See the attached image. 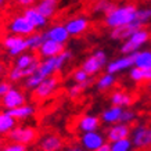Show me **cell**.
<instances>
[{"label":"cell","mask_w":151,"mask_h":151,"mask_svg":"<svg viewBox=\"0 0 151 151\" xmlns=\"http://www.w3.org/2000/svg\"><path fill=\"white\" fill-rule=\"evenodd\" d=\"M136 14H137V7L132 3L124 6H115L111 11L104 14V25L110 29L122 27V25L136 21Z\"/></svg>","instance_id":"obj_1"},{"label":"cell","mask_w":151,"mask_h":151,"mask_svg":"<svg viewBox=\"0 0 151 151\" xmlns=\"http://www.w3.org/2000/svg\"><path fill=\"white\" fill-rule=\"evenodd\" d=\"M71 58H72V53L69 50H64L63 53L53 55V57H46V58L40 60L36 72L40 75L42 78L53 76V75H55L57 72H60L61 69L64 68L65 64Z\"/></svg>","instance_id":"obj_2"},{"label":"cell","mask_w":151,"mask_h":151,"mask_svg":"<svg viewBox=\"0 0 151 151\" xmlns=\"http://www.w3.org/2000/svg\"><path fill=\"white\" fill-rule=\"evenodd\" d=\"M150 39L151 33L144 27L140 28L137 31H134L126 40H124L122 46H121V53L122 54H133L134 51L140 50L144 45H147Z\"/></svg>","instance_id":"obj_3"},{"label":"cell","mask_w":151,"mask_h":151,"mask_svg":"<svg viewBox=\"0 0 151 151\" xmlns=\"http://www.w3.org/2000/svg\"><path fill=\"white\" fill-rule=\"evenodd\" d=\"M108 60H107V54L103 50H96L92 54L86 57L82 63V68L86 71L90 76H94L97 73H100L103 69L107 67Z\"/></svg>","instance_id":"obj_4"},{"label":"cell","mask_w":151,"mask_h":151,"mask_svg":"<svg viewBox=\"0 0 151 151\" xmlns=\"http://www.w3.org/2000/svg\"><path fill=\"white\" fill-rule=\"evenodd\" d=\"M1 46L10 57H18L19 54L28 51L27 37L21 36V35H14V33H10L3 37Z\"/></svg>","instance_id":"obj_5"},{"label":"cell","mask_w":151,"mask_h":151,"mask_svg":"<svg viewBox=\"0 0 151 151\" xmlns=\"http://www.w3.org/2000/svg\"><path fill=\"white\" fill-rule=\"evenodd\" d=\"M7 29H9L10 33H14V35H21V36H29L31 33L36 32V28L29 19L25 17V15H15L11 21L7 25Z\"/></svg>","instance_id":"obj_6"},{"label":"cell","mask_w":151,"mask_h":151,"mask_svg":"<svg viewBox=\"0 0 151 151\" xmlns=\"http://www.w3.org/2000/svg\"><path fill=\"white\" fill-rule=\"evenodd\" d=\"M130 140L134 148H150L151 147V126L137 125L132 129Z\"/></svg>","instance_id":"obj_7"},{"label":"cell","mask_w":151,"mask_h":151,"mask_svg":"<svg viewBox=\"0 0 151 151\" xmlns=\"http://www.w3.org/2000/svg\"><path fill=\"white\" fill-rule=\"evenodd\" d=\"M10 142H17L22 144H31L37 139V130L32 126H15L7 134Z\"/></svg>","instance_id":"obj_8"},{"label":"cell","mask_w":151,"mask_h":151,"mask_svg":"<svg viewBox=\"0 0 151 151\" xmlns=\"http://www.w3.org/2000/svg\"><path fill=\"white\" fill-rule=\"evenodd\" d=\"M60 87V79L53 75V76H49V78H45L40 82V85L33 90V94L37 100H46L49 97H51L54 94Z\"/></svg>","instance_id":"obj_9"},{"label":"cell","mask_w":151,"mask_h":151,"mask_svg":"<svg viewBox=\"0 0 151 151\" xmlns=\"http://www.w3.org/2000/svg\"><path fill=\"white\" fill-rule=\"evenodd\" d=\"M79 142L82 144V147L87 151H96L100 146H103L107 142L105 134H103L99 130H93V132H86L81 134Z\"/></svg>","instance_id":"obj_10"},{"label":"cell","mask_w":151,"mask_h":151,"mask_svg":"<svg viewBox=\"0 0 151 151\" xmlns=\"http://www.w3.org/2000/svg\"><path fill=\"white\" fill-rule=\"evenodd\" d=\"M25 103H27V96L18 87H11L4 94V97L1 99V105L6 110H13L15 107L25 104Z\"/></svg>","instance_id":"obj_11"},{"label":"cell","mask_w":151,"mask_h":151,"mask_svg":"<svg viewBox=\"0 0 151 151\" xmlns=\"http://www.w3.org/2000/svg\"><path fill=\"white\" fill-rule=\"evenodd\" d=\"M130 133H132L130 125L125 124V122H118V124L110 125V128L105 132V137H107V142L112 143L116 140H121V139L130 137Z\"/></svg>","instance_id":"obj_12"},{"label":"cell","mask_w":151,"mask_h":151,"mask_svg":"<svg viewBox=\"0 0 151 151\" xmlns=\"http://www.w3.org/2000/svg\"><path fill=\"white\" fill-rule=\"evenodd\" d=\"M65 27H67L71 36H79V35H83L85 32H87V29L90 28V21L87 17L79 15V17L69 18L65 22Z\"/></svg>","instance_id":"obj_13"},{"label":"cell","mask_w":151,"mask_h":151,"mask_svg":"<svg viewBox=\"0 0 151 151\" xmlns=\"http://www.w3.org/2000/svg\"><path fill=\"white\" fill-rule=\"evenodd\" d=\"M101 125V118H99L97 115L92 114H85L82 116H79L78 122H76V128L81 133L86 132H93V130H99Z\"/></svg>","instance_id":"obj_14"},{"label":"cell","mask_w":151,"mask_h":151,"mask_svg":"<svg viewBox=\"0 0 151 151\" xmlns=\"http://www.w3.org/2000/svg\"><path fill=\"white\" fill-rule=\"evenodd\" d=\"M133 67V58L130 54H124L118 57V58L112 60L110 61L108 64H107V72L110 73H119L122 72V71H126V69H130Z\"/></svg>","instance_id":"obj_15"},{"label":"cell","mask_w":151,"mask_h":151,"mask_svg":"<svg viewBox=\"0 0 151 151\" xmlns=\"http://www.w3.org/2000/svg\"><path fill=\"white\" fill-rule=\"evenodd\" d=\"M45 36H46L47 39H51V40L65 45V43L69 40L71 35H69L65 24H55V25L50 27L46 32H45Z\"/></svg>","instance_id":"obj_16"},{"label":"cell","mask_w":151,"mask_h":151,"mask_svg":"<svg viewBox=\"0 0 151 151\" xmlns=\"http://www.w3.org/2000/svg\"><path fill=\"white\" fill-rule=\"evenodd\" d=\"M64 50H65V45L58 43V42H54V40L46 37L45 42L42 43V46L39 47L37 54L40 55L42 58H46V57H53V55L60 54V53H63Z\"/></svg>","instance_id":"obj_17"},{"label":"cell","mask_w":151,"mask_h":151,"mask_svg":"<svg viewBox=\"0 0 151 151\" xmlns=\"http://www.w3.org/2000/svg\"><path fill=\"white\" fill-rule=\"evenodd\" d=\"M140 28H143V25L137 21H133V22L122 25V27L114 28V29H111V39H114V40H126L134 31H137Z\"/></svg>","instance_id":"obj_18"},{"label":"cell","mask_w":151,"mask_h":151,"mask_svg":"<svg viewBox=\"0 0 151 151\" xmlns=\"http://www.w3.org/2000/svg\"><path fill=\"white\" fill-rule=\"evenodd\" d=\"M122 112H124V108L122 107H118V105H112L108 107L107 110H104L101 112V122L104 125H114L121 122V116H122Z\"/></svg>","instance_id":"obj_19"},{"label":"cell","mask_w":151,"mask_h":151,"mask_svg":"<svg viewBox=\"0 0 151 151\" xmlns=\"http://www.w3.org/2000/svg\"><path fill=\"white\" fill-rule=\"evenodd\" d=\"M24 15L35 25L36 29H43L47 25V22H49V18H46L36 7H32V6L31 7H25Z\"/></svg>","instance_id":"obj_20"},{"label":"cell","mask_w":151,"mask_h":151,"mask_svg":"<svg viewBox=\"0 0 151 151\" xmlns=\"http://www.w3.org/2000/svg\"><path fill=\"white\" fill-rule=\"evenodd\" d=\"M110 103L112 105H118L122 108H128L133 103V97L130 93L121 90V89H115L114 92L110 94Z\"/></svg>","instance_id":"obj_21"},{"label":"cell","mask_w":151,"mask_h":151,"mask_svg":"<svg viewBox=\"0 0 151 151\" xmlns=\"http://www.w3.org/2000/svg\"><path fill=\"white\" fill-rule=\"evenodd\" d=\"M39 148L42 151H60L63 148V139L57 134H47L40 139Z\"/></svg>","instance_id":"obj_22"},{"label":"cell","mask_w":151,"mask_h":151,"mask_svg":"<svg viewBox=\"0 0 151 151\" xmlns=\"http://www.w3.org/2000/svg\"><path fill=\"white\" fill-rule=\"evenodd\" d=\"M7 111L17 121H22V119H28V118H31V116H33L35 112H36V107L33 104H27L25 103V104L19 105V107H15L13 110H7Z\"/></svg>","instance_id":"obj_23"},{"label":"cell","mask_w":151,"mask_h":151,"mask_svg":"<svg viewBox=\"0 0 151 151\" xmlns=\"http://www.w3.org/2000/svg\"><path fill=\"white\" fill-rule=\"evenodd\" d=\"M17 126V119L9 114L6 110L0 112V136H7L14 128Z\"/></svg>","instance_id":"obj_24"},{"label":"cell","mask_w":151,"mask_h":151,"mask_svg":"<svg viewBox=\"0 0 151 151\" xmlns=\"http://www.w3.org/2000/svg\"><path fill=\"white\" fill-rule=\"evenodd\" d=\"M39 11H40L46 18H53L54 17L57 7H58V0H37L36 6H35Z\"/></svg>","instance_id":"obj_25"},{"label":"cell","mask_w":151,"mask_h":151,"mask_svg":"<svg viewBox=\"0 0 151 151\" xmlns=\"http://www.w3.org/2000/svg\"><path fill=\"white\" fill-rule=\"evenodd\" d=\"M132 55L133 65L139 68H151V50H137Z\"/></svg>","instance_id":"obj_26"},{"label":"cell","mask_w":151,"mask_h":151,"mask_svg":"<svg viewBox=\"0 0 151 151\" xmlns=\"http://www.w3.org/2000/svg\"><path fill=\"white\" fill-rule=\"evenodd\" d=\"M115 83H116V76H115V73L105 72L104 75H101L100 78L97 79L96 89L99 92H108L111 87L115 86Z\"/></svg>","instance_id":"obj_27"},{"label":"cell","mask_w":151,"mask_h":151,"mask_svg":"<svg viewBox=\"0 0 151 151\" xmlns=\"http://www.w3.org/2000/svg\"><path fill=\"white\" fill-rule=\"evenodd\" d=\"M46 36L45 32H33L29 36H27V43H28V50L29 51H37L39 47L42 46V43L45 42Z\"/></svg>","instance_id":"obj_28"},{"label":"cell","mask_w":151,"mask_h":151,"mask_svg":"<svg viewBox=\"0 0 151 151\" xmlns=\"http://www.w3.org/2000/svg\"><path fill=\"white\" fill-rule=\"evenodd\" d=\"M133 150V143L130 137L121 139L116 142L111 143V151H132Z\"/></svg>","instance_id":"obj_29"},{"label":"cell","mask_w":151,"mask_h":151,"mask_svg":"<svg viewBox=\"0 0 151 151\" xmlns=\"http://www.w3.org/2000/svg\"><path fill=\"white\" fill-rule=\"evenodd\" d=\"M90 83H75L71 87H68V96L69 99H78L82 96V93L89 87Z\"/></svg>","instance_id":"obj_30"},{"label":"cell","mask_w":151,"mask_h":151,"mask_svg":"<svg viewBox=\"0 0 151 151\" xmlns=\"http://www.w3.org/2000/svg\"><path fill=\"white\" fill-rule=\"evenodd\" d=\"M72 81L75 83H92L90 81V75L81 67V68L75 69L72 72Z\"/></svg>","instance_id":"obj_31"},{"label":"cell","mask_w":151,"mask_h":151,"mask_svg":"<svg viewBox=\"0 0 151 151\" xmlns=\"http://www.w3.org/2000/svg\"><path fill=\"white\" fill-rule=\"evenodd\" d=\"M136 21L140 22L144 27L146 24L151 21V7H142L137 9V14H136Z\"/></svg>","instance_id":"obj_32"},{"label":"cell","mask_w":151,"mask_h":151,"mask_svg":"<svg viewBox=\"0 0 151 151\" xmlns=\"http://www.w3.org/2000/svg\"><path fill=\"white\" fill-rule=\"evenodd\" d=\"M7 76H9L10 82H19V81H22V79H27V73H25L24 69H21L14 65L13 68L9 71Z\"/></svg>","instance_id":"obj_33"},{"label":"cell","mask_w":151,"mask_h":151,"mask_svg":"<svg viewBox=\"0 0 151 151\" xmlns=\"http://www.w3.org/2000/svg\"><path fill=\"white\" fill-rule=\"evenodd\" d=\"M115 6L111 3V1H108V0H99L96 4H94V11H97V13H104L107 14L108 11H111V10L114 9Z\"/></svg>","instance_id":"obj_34"},{"label":"cell","mask_w":151,"mask_h":151,"mask_svg":"<svg viewBox=\"0 0 151 151\" xmlns=\"http://www.w3.org/2000/svg\"><path fill=\"white\" fill-rule=\"evenodd\" d=\"M136 118H137V114L128 107V108H124V112H122V116H121V122H125V124L130 125L132 122L136 121Z\"/></svg>","instance_id":"obj_35"},{"label":"cell","mask_w":151,"mask_h":151,"mask_svg":"<svg viewBox=\"0 0 151 151\" xmlns=\"http://www.w3.org/2000/svg\"><path fill=\"white\" fill-rule=\"evenodd\" d=\"M129 78L132 79L133 82H136V83L144 82V81H143V69L133 65L132 68L129 69Z\"/></svg>","instance_id":"obj_36"},{"label":"cell","mask_w":151,"mask_h":151,"mask_svg":"<svg viewBox=\"0 0 151 151\" xmlns=\"http://www.w3.org/2000/svg\"><path fill=\"white\" fill-rule=\"evenodd\" d=\"M1 151H27V144L22 143H17V142H11L9 144H6Z\"/></svg>","instance_id":"obj_37"},{"label":"cell","mask_w":151,"mask_h":151,"mask_svg":"<svg viewBox=\"0 0 151 151\" xmlns=\"http://www.w3.org/2000/svg\"><path fill=\"white\" fill-rule=\"evenodd\" d=\"M11 82L10 81H0V99H3L4 94L11 89Z\"/></svg>","instance_id":"obj_38"},{"label":"cell","mask_w":151,"mask_h":151,"mask_svg":"<svg viewBox=\"0 0 151 151\" xmlns=\"http://www.w3.org/2000/svg\"><path fill=\"white\" fill-rule=\"evenodd\" d=\"M17 3L22 7H31L32 4L37 3V0H17Z\"/></svg>","instance_id":"obj_39"},{"label":"cell","mask_w":151,"mask_h":151,"mask_svg":"<svg viewBox=\"0 0 151 151\" xmlns=\"http://www.w3.org/2000/svg\"><path fill=\"white\" fill-rule=\"evenodd\" d=\"M143 81L144 82H151V68L143 69Z\"/></svg>","instance_id":"obj_40"},{"label":"cell","mask_w":151,"mask_h":151,"mask_svg":"<svg viewBox=\"0 0 151 151\" xmlns=\"http://www.w3.org/2000/svg\"><path fill=\"white\" fill-rule=\"evenodd\" d=\"M85 148L82 147V144H72V146L67 147V150L65 151H83Z\"/></svg>","instance_id":"obj_41"},{"label":"cell","mask_w":151,"mask_h":151,"mask_svg":"<svg viewBox=\"0 0 151 151\" xmlns=\"http://www.w3.org/2000/svg\"><path fill=\"white\" fill-rule=\"evenodd\" d=\"M96 151H111V143H110V142H108V143L105 142L104 144L99 147V148H97Z\"/></svg>","instance_id":"obj_42"},{"label":"cell","mask_w":151,"mask_h":151,"mask_svg":"<svg viewBox=\"0 0 151 151\" xmlns=\"http://www.w3.org/2000/svg\"><path fill=\"white\" fill-rule=\"evenodd\" d=\"M4 72H6V67H4V64L3 63H0V78L4 75Z\"/></svg>","instance_id":"obj_43"},{"label":"cell","mask_w":151,"mask_h":151,"mask_svg":"<svg viewBox=\"0 0 151 151\" xmlns=\"http://www.w3.org/2000/svg\"><path fill=\"white\" fill-rule=\"evenodd\" d=\"M147 89L151 92V82H147Z\"/></svg>","instance_id":"obj_44"},{"label":"cell","mask_w":151,"mask_h":151,"mask_svg":"<svg viewBox=\"0 0 151 151\" xmlns=\"http://www.w3.org/2000/svg\"><path fill=\"white\" fill-rule=\"evenodd\" d=\"M4 3H6V0H0V7H3V6H4Z\"/></svg>","instance_id":"obj_45"},{"label":"cell","mask_w":151,"mask_h":151,"mask_svg":"<svg viewBox=\"0 0 151 151\" xmlns=\"http://www.w3.org/2000/svg\"><path fill=\"white\" fill-rule=\"evenodd\" d=\"M1 143H3V142H1V139H0V147H1Z\"/></svg>","instance_id":"obj_46"}]
</instances>
